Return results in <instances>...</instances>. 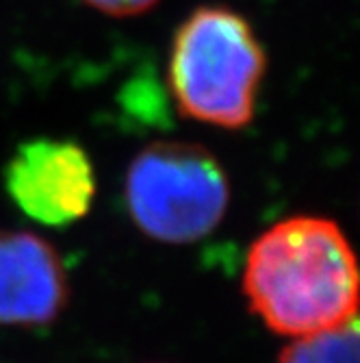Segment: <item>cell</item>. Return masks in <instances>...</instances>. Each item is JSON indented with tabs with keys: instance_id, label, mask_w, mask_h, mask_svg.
<instances>
[{
	"instance_id": "obj_1",
	"label": "cell",
	"mask_w": 360,
	"mask_h": 363,
	"mask_svg": "<svg viewBox=\"0 0 360 363\" xmlns=\"http://www.w3.org/2000/svg\"><path fill=\"white\" fill-rule=\"evenodd\" d=\"M243 294L269 331L286 337L354 320L358 268L341 226L317 216L269 226L248 250Z\"/></svg>"
},
{
	"instance_id": "obj_2",
	"label": "cell",
	"mask_w": 360,
	"mask_h": 363,
	"mask_svg": "<svg viewBox=\"0 0 360 363\" xmlns=\"http://www.w3.org/2000/svg\"><path fill=\"white\" fill-rule=\"evenodd\" d=\"M267 52L250 20L223 5L193 9L176 28L168 85L176 109L195 122L239 130L254 120Z\"/></svg>"
},
{
	"instance_id": "obj_3",
	"label": "cell",
	"mask_w": 360,
	"mask_h": 363,
	"mask_svg": "<svg viewBox=\"0 0 360 363\" xmlns=\"http://www.w3.org/2000/svg\"><path fill=\"white\" fill-rule=\"evenodd\" d=\"M126 205L144 235L172 246L193 244L219 226L231 183L219 159L191 142H152L126 170Z\"/></svg>"
},
{
	"instance_id": "obj_4",
	"label": "cell",
	"mask_w": 360,
	"mask_h": 363,
	"mask_svg": "<svg viewBox=\"0 0 360 363\" xmlns=\"http://www.w3.org/2000/svg\"><path fill=\"white\" fill-rule=\"evenodd\" d=\"M5 183L11 201L30 220L65 226L91 209L95 172L83 146L70 140H30L7 163Z\"/></svg>"
},
{
	"instance_id": "obj_5",
	"label": "cell",
	"mask_w": 360,
	"mask_h": 363,
	"mask_svg": "<svg viewBox=\"0 0 360 363\" xmlns=\"http://www.w3.org/2000/svg\"><path fill=\"white\" fill-rule=\"evenodd\" d=\"M68 298V274L52 244L28 230L0 228V326L48 324Z\"/></svg>"
},
{
	"instance_id": "obj_6",
	"label": "cell",
	"mask_w": 360,
	"mask_h": 363,
	"mask_svg": "<svg viewBox=\"0 0 360 363\" xmlns=\"http://www.w3.org/2000/svg\"><path fill=\"white\" fill-rule=\"evenodd\" d=\"M278 363H358L356 318L319 333L293 337Z\"/></svg>"
},
{
	"instance_id": "obj_7",
	"label": "cell",
	"mask_w": 360,
	"mask_h": 363,
	"mask_svg": "<svg viewBox=\"0 0 360 363\" xmlns=\"http://www.w3.org/2000/svg\"><path fill=\"white\" fill-rule=\"evenodd\" d=\"M81 3L111 18H130L154 9L161 0H81Z\"/></svg>"
}]
</instances>
